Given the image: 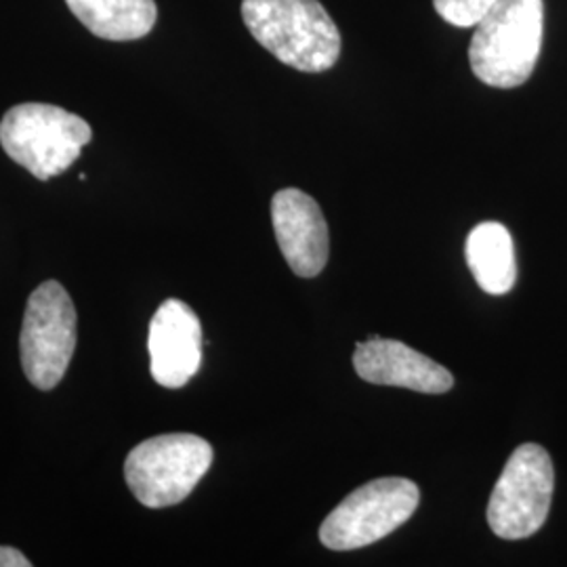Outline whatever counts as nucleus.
<instances>
[{
	"mask_svg": "<svg viewBox=\"0 0 567 567\" xmlns=\"http://www.w3.org/2000/svg\"><path fill=\"white\" fill-rule=\"evenodd\" d=\"M555 471L538 444L517 447L487 503V524L505 540H522L545 526L553 501Z\"/></svg>",
	"mask_w": 567,
	"mask_h": 567,
	"instance_id": "0eeeda50",
	"label": "nucleus"
},
{
	"mask_svg": "<svg viewBox=\"0 0 567 567\" xmlns=\"http://www.w3.org/2000/svg\"><path fill=\"white\" fill-rule=\"evenodd\" d=\"M271 221L284 259L301 278H316L328 261V225L318 203L297 187L271 200Z\"/></svg>",
	"mask_w": 567,
	"mask_h": 567,
	"instance_id": "1a4fd4ad",
	"label": "nucleus"
},
{
	"mask_svg": "<svg viewBox=\"0 0 567 567\" xmlns=\"http://www.w3.org/2000/svg\"><path fill=\"white\" fill-rule=\"evenodd\" d=\"M243 20L255 41L299 72L320 74L341 58V32L320 0H243Z\"/></svg>",
	"mask_w": 567,
	"mask_h": 567,
	"instance_id": "f257e3e1",
	"label": "nucleus"
},
{
	"mask_svg": "<svg viewBox=\"0 0 567 567\" xmlns=\"http://www.w3.org/2000/svg\"><path fill=\"white\" fill-rule=\"evenodd\" d=\"M466 265L487 295H507L517 280L515 248L507 227L496 221L480 224L466 238Z\"/></svg>",
	"mask_w": 567,
	"mask_h": 567,
	"instance_id": "f8f14e48",
	"label": "nucleus"
},
{
	"mask_svg": "<svg viewBox=\"0 0 567 567\" xmlns=\"http://www.w3.org/2000/svg\"><path fill=\"white\" fill-rule=\"evenodd\" d=\"M213 465V447L192 433L150 437L133 447L124 477L143 507L164 508L183 503Z\"/></svg>",
	"mask_w": 567,
	"mask_h": 567,
	"instance_id": "20e7f679",
	"label": "nucleus"
},
{
	"mask_svg": "<svg viewBox=\"0 0 567 567\" xmlns=\"http://www.w3.org/2000/svg\"><path fill=\"white\" fill-rule=\"evenodd\" d=\"M498 0H433L442 20L456 28H475Z\"/></svg>",
	"mask_w": 567,
	"mask_h": 567,
	"instance_id": "ddd939ff",
	"label": "nucleus"
},
{
	"mask_svg": "<svg viewBox=\"0 0 567 567\" xmlns=\"http://www.w3.org/2000/svg\"><path fill=\"white\" fill-rule=\"evenodd\" d=\"M543 34L545 0H498L468 44L473 74L494 89L522 86L534 74Z\"/></svg>",
	"mask_w": 567,
	"mask_h": 567,
	"instance_id": "f03ea898",
	"label": "nucleus"
},
{
	"mask_svg": "<svg viewBox=\"0 0 567 567\" xmlns=\"http://www.w3.org/2000/svg\"><path fill=\"white\" fill-rule=\"evenodd\" d=\"M353 365L360 379L372 385L404 386L429 395L446 393L454 385L444 365L393 339L368 337L355 347Z\"/></svg>",
	"mask_w": 567,
	"mask_h": 567,
	"instance_id": "9d476101",
	"label": "nucleus"
},
{
	"mask_svg": "<svg viewBox=\"0 0 567 567\" xmlns=\"http://www.w3.org/2000/svg\"><path fill=\"white\" fill-rule=\"evenodd\" d=\"M419 486L404 477H383L353 489L320 527L322 545L353 550L379 543L404 526L419 507Z\"/></svg>",
	"mask_w": 567,
	"mask_h": 567,
	"instance_id": "423d86ee",
	"label": "nucleus"
},
{
	"mask_svg": "<svg viewBox=\"0 0 567 567\" xmlns=\"http://www.w3.org/2000/svg\"><path fill=\"white\" fill-rule=\"evenodd\" d=\"M150 372L158 385L182 389L203 364V326L179 299L164 301L150 322Z\"/></svg>",
	"mask_w": 567,
	"mask_h": 567,
	"instance_id": "6e6552de",
	"label": "nucleus"
},
{
	"mask_svg": "<svg viewBox=\"0 0 567 567\" xmlns=\"http://www.w3.org/2000/svg\"><path fill=\"white\" fill-rule=\"evenodd\" d=\"M30 559H25V555L13 547H2L0 545V567H30Z\"/></svg>",
	"mask_w": 567,
	"mask_h": 567,
	"instance_id": "4468645a",
	"label": "nucleus"
},
{
	"mask_svg": "<svg viewBox=\"0 0 567 567\" xmlns=\"http://www.w3.org/2000/svg\"><path fill=\"white\" fill-rule=\"evenodd\" d=\"M76 307L55 280L42 282L28 299L20 353L28 381L41 391L60 385L76 349Z\"/></svg>",
	"mask_w": 567,
	"mask_h": 567,
	"instance_id": "39448f33",
	"label": "nucleus"
},
{
	"mask_svg": "<svg viewBox=\"0 0 567 567\" xmlns=\"http://www.w3.org/2000/svg\"><path fill=\"white\" fill-rule=\"evenodd\" d=\"M91 140L89 122L49 103H20L0 121V145L7 156L41 182L65 173Z\"/></svg>",
	"mask_w": 567,
	"mask_h": 567,
	"instance_id": "7ed1b4c3",
	"label": "nucleus"
},
{
	"mask_svg": "<svg viewBox=\"0 0 567 567\" xmlns=\"http://www.w3.org/2000/svg\"><path fill=\"white\" fill-rule=\"evenodd\" d=\"M82 25L105 41H137L158 18L154 0H65Z\"/></svg>",
	"mask_w": 567,
	"mask_h": 567,
	"instance_id": "9b49d317",
	"label": "nucleus"
}]
</instances>
